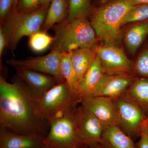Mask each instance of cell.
Wrapping results in <instances>:
<instances>
[{"label": "cell", "instance_id": "1", "mask_svg": "<svg viewBox=\"0 0 148 148\" xmlns=\"http://www.w3.org/2000/svg\"><path fill=\"white\" fill-rule=\"evenodd\" d=\"M38 98L19 77L10 83L0 77L1 128L21 135L45 137L50 123L41 113Z\"/></svg>", "mask_w": 148, "mask_h": 148}, {"label": "cell", "instance_id": "2", "mask_svg": "<svg viewBox=\"0 0 148 148\" xmlns=\"http://www.w3.org/2000/svg\"><path fill=\"white\" fill-rule=\"evenodd\" d=\"M55 46L61 52H71L79 49L97 46V36L86 17L67 19L56 24Z\"/></svg>", "mask_w": 148, "mask_h": 148}, {"label": "cell", "instance_id": "3", "mask_svg": "<svg viewBox=\"0 0 148 148\" xmlns=\"http://www.w3.org/2000/svg\"><path fill=\"white\" fill-rule=\"evenodd\" d=\"M132 6L127 0H117L101 7L94 14L90 24L97 38L106 45L116 46L119 42L122 20Z\"/></svg>", "mask_w": 148, "mask_h": 148}, {"label": "cell", "instance_id": "4", "mask_svg": "<svg viewBox=\"0 0 148 148\" xmlns=\"http://www.w3.org/2000/svg\"><path fill=\"white\" fill-rule=\"evenodd\" d=\"M47 5L30 12L14 11L6 18L3 27L7 37L8 47L14 53L19 41L40 31L47 15Z\"/></svg>", "mask_w": 148, "mask_h": 148}, {"label": "cell", "instance_id": "5", "mask_svg": "<svg viewBox=\"0 0 148 148\" xmlns=\"http://www.w3.org/2000/svg\"><path fill=\"white\" fill-rule=\"evenodd\" d=\"M38 102L40 112L49 123L75 108L79 103L65 82L55 85Z\"/></svg>", "mask_w": 148, "mask_h": 148}, {"label": "cell", "instance_id": "6", "mask_svg": "<svg viewBox=\"0 0 148 148\" xmlns=\"http://www.w3.org/2000/svg\"><path fill=\"white\" fill-rule=\"evenodd\" d=\"M76 108L49 122L50 129L44 143L54 148H88L76 131L74 122Z\"/></svg>", "mask_w": 148, "mask_h": 148}, {"label": "cell", "instance_id": "7", "mask_svg": "<svg viewBox=\"0 0 148 148\" xmlns=\"http://www.w3.org/2000/svg\"><path fill=\"white\" fill-rule=\"evenodd\" d=\"M113 101L116 110L119 127L132 140L140 138L148 114L125 95Z\"/></svg>", "mask_w": 148, "mask_h": 148}, {"label": "cell", "instance_id": "8", "mask_svg": "<svg viewBox=\"0 0 148 148\" xmlns=\"http://www.w3.org/2000/svg\"><path fill=\"white\" fill-rule=\"evenodd\" d=\"M74 122L78 136L88 148H98L104 126L82 105L75 110Z\"/></svg>", "mask_w": 148, "mask_h": 148}, {"label": "cell", "instance_id": "9", "mask_svg": "<svg viewBox=\"0 0 148 148\" xmlns=\"http://www.w3.org/2000/svg\"><path fill=\"white\" fill-rule=\"evenodd\" d=\"M61 53L60 50L53 47L50 53L44 56L24 60L10 59L6 63L15 69H29L50 75L60 83L65 82L61 72Z\"/></svg>", "mask_w": 148, "mask_h": 148}, {"label": "cell", "instance_id": "10", "mask_svg": "<svg viewBox=\"0 0 148 148\" xmlns=\"http://www.w3.org/2000/svg\"><path fill=\"white\" fill-rule=\"evenodd\" d=\"M96 51L105 73L114 75L133 73V64L121 49L105 45L97 46Z\"/></svg>", "mask_w": 148, "mask_h": 148}, {"label": "cell", "instance_id": "11", "mask_svg": "<svg viewBox=\"0 0 148 148\" xmlns=\"http://www.w3.org/2000/svg\"><path fill=\"white\" fill-rule=\"evenodd\" d=\"M80 103L101 122L104 127L119 126L116 110L112 98L93 96L82 101Z\"/></svg>", "mask_w": 148, "mask_h": 148}, {"label": "cell", "instance_id": "12", "mask_svg": "<svg viewBox=\"0 0 148 148\" xmlns=\"http://www.w3.org/2000/svg\"><path fill=\"white\" fill-rule=\"evenodd\" d=\"M135 80L132 73L114 75L105 73L93 96H103L112 99L119 98L125 94Z\"/></svg>", "mask_w": 148, "mask_h": 148}, {"label": "cell", "instance_id": "13", "mask_svg": "<svg viewBox=\"0 0 148 148\" xmlns=\"http://www.w3.org/2000/svg\"><path fill=\"white\" fill-rule=\"evenodd\" d=\"M15 69L17 76L25 83L38 99L58 83L55 78L48 74L29 69Z\"/></svg>", "mask_w": 148, "mask_h": 148}, {"label": "cell", "instance_id": "14", "mask_svg": "<svg viewBox=\"0 0 148 148\" xmlns=\"http://www.w3.org/2000/svg\"><path fill=\"white\" fill-rule=\"evenodd\" d=\"M105 75L99 57L97 55L94 62L79 82V103L94 95Z\"/></svg>", "mask_w": 148, "mask_h": 148}, {"label": "cell", "instance_id": "15", "mask_svg": "<svg viewBox=\"0 0 148 148\" xmlns=\"http://www.w3.org/2000/svg\"><path fill=\"white\" fill-rule=\"evenodd\" d=\"M45 138L39 135H18L1 128L0 148H41Z\"/></svg>", "mask_w": 148, "mask_h": 148}, {"label": "cell", "instance_id": "16", "mask_svg": "<svg viewBox=\"0 0 148 148\" xmlns=\"http://www.w3.org/2000/svg\"><path fill=\"white\" fill-rule=\"evenodd\" d=\"M100 145L103 148H137L133 140L117 125L104 127Z\"/></svg>", "mask_w": 148, "mask_h": 148}, {"label": "cell", "instance_id": "17", "mask_svg": "<svg viewBox=\"0 0 148 148\" xmlns=\"http://www.w3.org/2000/svg\"><path fill=\"white\" fill-rule=\"evenodd\" d=\"M97 47L79 49L71 52L72 63L79 82L96 58Z\"/></svg>", "mask_w": 148, "mask_h": 148}, {"label": "cell", "instance_id": "18", "mask_svg": "<svg viewBox=\"0 0 148 148\" xmlns=\"http://www.w3.org/2000/svg\"><path fill=\"white\" fill-rule=\"evenodd\" d=\"M61 69L64 80L77 101L79 103V81L72 63L71 52H62Z\"/></svg>", "mask_w": 148, "mask_h": 148}, {"label": "cell", "instance_id": "19", "mask_svg": "<svg viewBox=\"0 0 148 148\" xmlns=\"http://www.w3.org/2000/svg\"><path fill=\"white\" fill-rule=\"evenodd\" d=\"M148 35V21L134 25L125 34L124 42L130 53L134 55Z\"/></svg>", "mask_w": 148, "mask_h": 148}, {"label": "cell", "instance_id": "20", "mask_svg": "<svg viewBox=\"0 0 148 148\" xmlns=\"http://www.w3.org/2000/svg\"><path fill=\"white\" fill-rule=\"evenodd\" d=\"M125 95L148 114V78L142 77L135 79Z\"/></svg>", "mask_w": 148, "mask_h": 148}, {"label": "cell", "instance_id": "21", "mask_svg": "<svg viewBox=\"0 0 148 148\" xmlns=\"http://www.w3.org/2000/svg\"><path fill=\"white\" fill-rule=\"evenodd\" d=\"M66 0H52L42 26L44 31L47 32L56 24L66 20Z\"/></svg>", "mask_w": 148, "mask_h": 148}, {"label": "cell", "instance_id": "22", "mask_svg": "<svg viewBox=\"0 0 148 148\" xmlns=\"http://www.w3.org/2000/svg\"><path fill=\"white\" fill-rule=\"evenodd\" d=\"M45 31H38L29 36V45L34 52L44 51L50 46L55 40L53 38L48 34Z\"/></svg>", "mask_w": 148, "mask_h": 148}, {"label": "cell", "instance_id": "23", "mask_svg": "<svg viewBox=\"0 0 148 148\" xmlns=\"http://www.w3.org/2000/svg\"><path fill=\"white\" fill-rule=\"evenodd\" d=\"M148 19V4L132 6L121 21V26L127 23L145 21Z\"/></svg>", "mask_w": 148, "mask_h": 148}, {"label": "cell", "instance_id": "24", "mask_svg": "<svg viewBox=\"0 0 148 148\" xmlns=\"http://www.w3.org/2000/svg\"><path fill=\"white\" fill-rule=\"evenodd\" d=\"M90 7V0H69L68 21L86 17Z\"/></svg>", "mask_w": 148, "mask_h": 148}, {"label": "cell", "instance_id": "25", "mask_svg": "<svg viewBox=\"0 0 148 148\" xmlns=\"http://www.w3.org/2000/svg\"><path fill=\"white\" fill-rule=\"evenodd\" d=\"M133 68L135 73L140 76L148 78V48L140 53Z\"/></svg>", "mask_w": 148, "mask_h": 148}, {"label": "cell", "instance_id": "26", "mask_svg": "<svg viewBox=\"0 0 148 148\" xmlns=\"http://www.w3.org/2000/svg\"><path fill=\"white\" fill-rule=\"evenodd\" d=\"M15 2L16 0H0V17L2 24L8 17L12 6Z\"/></svg>", "mask_w": 148, "mask_h": 148}, {"label": "cell", "instance_id": "27", "mask_svg": "<svg viewBox=\"0 0 148 148\" xmlns=\"http://www.w3.org/2000/svg\"><path fill=\"white\" fill-rule=\"evenodd\" d=\"M20 12H30L39 6V0H18Z\"/></svg>", "mask_w": 148, "mask_h": 148}, {"label": "cell", "instance_id": "28", "mask_svg": "<svg viewBox=\"0 0 148 148\" xmlns=\"http://www.w3.org/2000/svg\"><path fill=\"white\" fill-rule=\"evenodd\" d=\"M147 118L143 124L140 140L136 144L137 148H148V137L147 133Z\"/></svg>", "mask_w": 148, "mask_h": 148}, {"label": "cell", "instance_id": "29", "mask_svg": "<svg viewBox=\"0 0 148 148\" xmlns=\"http://www.w3.org/2000/svg\"><path fill=\"white\" fill-rule=\"evenodd\" d=\"M8 41L4 29L1 26L0 28V56H2L5 48L8 47Z\"/></svg>", "mask_w": 148, "mask_h": 148}, {"label": "cell", "instance_id": "30", "mask_svg": "<svg viewBox=\"0 0 148 148\" xmlns=\"http://www.w3.org/2000/svg\"><path fill=\"white\" fill-rule=\"evenodd\" d=\"M132 5L148 4V0H127Z\"/></svg>", "mask_w": 148, "mask_h": 148}, {"label": "cell", "instance_id": "31", "mask_svg": "<svg viewBox=\"0 0 148 148\" xmlns=\"http://www.w3.org/2000/svg\"><path fill=\"white\" fill-rule=\"evenodd\" d=\"M52 1V0H39L38 5H39L42 6L47 5L49 3Z\"/></svg>", "mask_w": 148, "mask_h": 148}, {"label": "cell", "instance_id": "32", "mask_svg": "<svg viewBox=\"0 0 148 148\" xmlns=\"http://www.w3.org/2000/svg\"><path fill=\"white\" fill-rule=\"evenodd\" d=\"M41 148H54L52 147L51 146L49 145H47V144H45L44 143L42 147Z\"/></svg>", "mask_w": 148, "mask_h": 148}, {"label": "cell", "instance_id": "33", "mask_svg": "<svg viewBox=\"0 0 148 148\" xmlns=\"http://www.w3.org/2000/svg\"><path fill=\"white\" fill-rule=\"evenodd\" d=\"M147 135L148 137V116L147 117Z\"/></svg>", "mask_w": 148, "mask_h": 148}, {"label": "cell", "instance_id": "34", "mask_svg": "<svg viewBox=\"0 0 148 148\" xmlns=\"http://www.w3.org/2000/svg\"><path fill=\"white\" fill-rule=\"evenodd\" d=\"M110 1V0H101V2L103 3H105L107 2L108 1Z\"/></svg>", "mask_w": 148, "mask_h": 148}, {"label": "cell", "instance_id": "35", "mask_svg": "<svg viewBox=\"0 0 148 148\" xmlns=\"http://www.w3.org/2000/svg\"><path fill=\"white\" fill-rule=\"evenodd\" d=\"M98 148H103L101 146V145H99L98 146Z\"/></svg>", "mask_w": 148, "mask_h": 148}, {"label": "cell", "instance_id": "36", "mask_svg": "<svg viewBox=\"0 0 148 148\" xmlns=\"http://www.w3.org/2000/svg\"><path fill=\"white\" fill-rule=\"evenodd\" d=\"M18 1V0H16V1Z\"/></svg>", "mask_w": 148, "mask_h": 148}]
</instances>
